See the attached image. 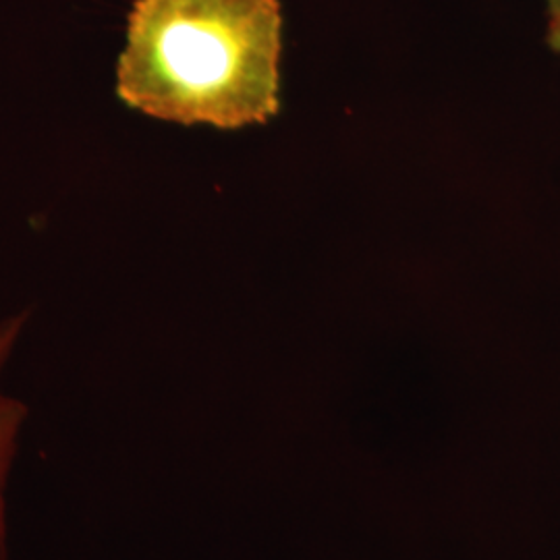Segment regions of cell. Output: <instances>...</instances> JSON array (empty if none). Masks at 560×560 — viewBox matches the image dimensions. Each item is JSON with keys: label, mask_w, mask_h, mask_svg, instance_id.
<instances>
[{"label": "cell", "mask_w": 560, "mask_h": 560, "mask_svg": "<svg viewBox=\"0 0 560 560\" xmlns=\"http://www.w3.org/2000/svg\"><path fill=\"white\" fill-rule=\"evenodd\" d=\"M282 23L280 0H136L117 96L185 127L264 125L280 108Z\"/></svg>", "instance_id": "1"}, {"label": "cell", "mask_w": 560, "mask_h": 560, "mask_svg": "<svg viewBox=\"0 0 560 560\" xmlns=\"http://www.w3.org/2000/svg\"><path fill=\"white\" fill-rule=\"evenodd\" d=\"M27 314L13 316L0 324V372L15 349ZM27 407L0 390V560H7V483L20 448L23 421Z\"/></svg>", "instance_id": "2"}, {"label": "cell", "mask_w": 560, "mask_h": 560, "mask_svg": "<svg viewBox=\"0 0 560 560\" xmlns=\"http://www.w3.org/2000/svg\"><path fill=\"white\" fill-rule=\"evenodd\" d=\"M546 2V44L552 52L560 55V0Z\"/></svg>", "instance_id": "3"}]
</instances>
